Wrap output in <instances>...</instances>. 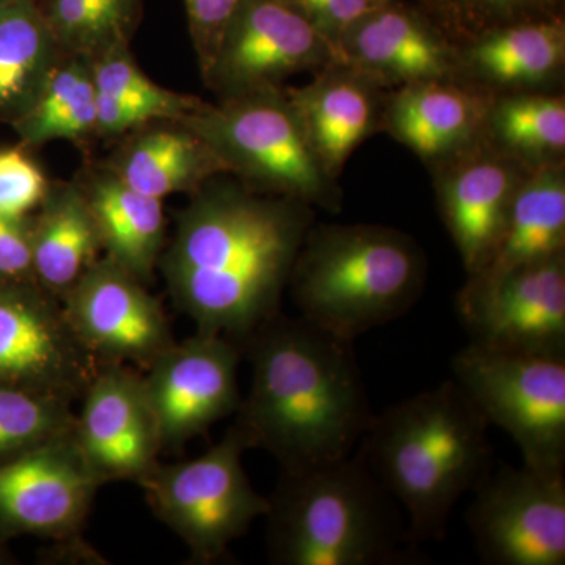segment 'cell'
<instances>
[{"label": "cell", "instance_id": "cell-1", "mask_svg": "<svg viewBox=\"0 0 565 565\" xmlns=\"http://www.w3.org/2000/svg\"><path fill=\"white\" fill-rule=\"evenodd\" d=\"M192 195L159 262L167 288L199 333L247 341L280 315L313 211L236 182L212 180Z\"/></svg>", "mask_w": 565, "mask_h": 565}, {"label": "cell", "instance_id": "cell-2", "mask_svg": "<svg viewBox=\"0 0 565 565\" xmlns=\"http://www.w3.org/2000/svg\"><path fill=\"white\" fill-rule=\"evenodd\" d=\"M252 388L234 426L285 471L351 456L373 422L353 341L275 316L247 340Z\"/></svg>", "mask_w": 565, "mask_h": 565}, {"label": "cell", "instance_id": "cell-3", "mask_svg": "<svg viewBox=\"0 0 565 565\" xmlns=\"http://www.w3.org/2000/svg\"><path fill=\"white\" fill-rule=\"evenodd\" d=\"M489 427L455 379L374 415L359 452L416 544L444 539L457 501L492 470Z\"/></svg>", "mask_w": 565, "mask_h": 565}, {"label": "cell", "instance_id": "cell-4", "mask_svg": "<svg viewBox=\"0 0 565 565\" xmlns=\"http://www.w3.org/2000/svg\"><path fill=\"white\" fill-rule=\"evenodd\" d=\"M270 556L281 565H396L422 555L360 452L285 471L270 498Z\"/></svg>", "mask_w": 565, "mask_h": 565}, {"label": "cell", "instance_id": "cell-5", "mask_svg": "<svg viewBox=\"0 0 565 565\" xmlns=\"http://www.w3.org/2000/svg\"><path fill=\"white\" fill-rule=\"evenodd\" d=\"M426 256L408 234L381 225L311 226L289 286L302 318L355 341L422 299Z\"/></svg>", "mask_w": 565, "mask_h": 565}, {"label": "cell", "instance_id": "cell-6", "mask_svg": "<svg viewBox=\"0 0 565 565\" xmlns=\"http://www.w3.org/2000/svg\"><path fill=\"white\" fill-rule=\"evenodd\" d=\"M178 122L202 137L253 191L341 210L343 193L308 143L285 88L203 102Z\"/></svg>", "mask_w": 565, "mask_h": 565}, {"label": "cell", "instance_id": "cell-7", "mask_svg": "<svg viewBox=\"0 0 565 565\" xmlns=\"http://www.w3.org/2000/svg\"><path fill=\"white\" fill-rule=\"evenodd\" d=\"M452 375L490 426L514 440L523 465L565 475V356L494 351L470 343Z\"/></svg>", "mask_w": 565, "mask_h": 565}, {"label": "cell", "instance_id": "cell-8", "mask_svg": "<svg viewBox=\"0 0 565 565\" xmlns=\"http://www.w3.org/2000/svg\"><path fill=\"white\" fill-rule=\"evenodd\" d=\"M248 448L247 438L233 426L204 455L188 462H156L137 481L152 512L180 535L195 559H218L269 512V498L256 492L245 473L243 455Z\"/></svg>", "mask_w": 565, "mask_h": 565}, {"label": "cell", "instance_id": "cell-9", "mask_svg": "<svg viewBox=\"0 0 565 565\" xmlns=\"http://www.w3.org/2000/svg\"><path fill=\"white\" fill-rule=\"evenodd\" d=\"M473 493L467 523L482 563L565 564V475L503 467Z\"/></svg>", "mask_w": 565, "mask_h": 565}, {"label": "cell", "instance_id": "cell-10", "mask_svg": "<svg viewBox=\"0 0 565 565\" xmlns=\"http://www.w3.org/2000/svg\"><path fill=\"white\" fill-rule=\"evenodd\" d=\"M334 63L332 44L288 0H239L203 82L218 99L282 87Z\"/></svg>", "mask_w": 565, "mask_h": 565}, {"label": "cell", "instance_id": "cell-11", "mask_svg": "<svg viewBox=\"0 0 565 565\" xmlns=\"http://www.w3.org/2000/svg\"><path fill=\"white\" fill-rule=\"evenodd\" d=\"M456 311L470 343L565 356V255L492 278H468Z\"/></svg>", "mask_w": 565, "mask_h": 565}, {"label": "cell", "instance_id": "cell-12", "mask_svg": "<svg viewBox=\"0 0 565 565\" xmlns=\"http://www.w3.org/2000/svg\"><path fill=\"white\" fill-rule=\"evenodd\" d=\"M239 348L221 334L196 333L159 353L143 375L163 448H177L237 412Z\"/></svg>", "mask_w": 565, "mask_h": 565}, {"label": "cell", "instance_id": "cell-13", "mask_svg": "<svg viewBox=\"0 0 565 565\" xmlns=\"http://www.w3.org/2000/svg\"><path fill=\"white\" fill-rule=\"evenodd\" d=\"M98 367L63 308L39 289L0 288V384L73 399Z\"/></svg>", "mask_w": 565, "mask_h": 565}, {"label": "cell", "instance_id": "cell-14", "mask_svg": "<svg viewBox=\"0 0 565 565\" xmlns=\"http://www.w3.org/2000/svg\"><path fill=\"white\" fill-rule=\"evenodd\" d=\"M434 169L441 218L467 277H473L492 259L512 200L534 167L494 147L482 134Z\"/></svg>", "mask_w": 565, "mask_h": 565}, {"label": "cell", "instance_id": "cell-15", "mask_svg": "<svg viewBox=\"0 0 565 565\" xmlns=\"http://www.w3.org/2000/svg\"><path fill=\"white\" fill-rule=\"evenodd\" d=\"M63 297L71 329L95 356L148 366L173 344L159 300L107 256Z\"/></svg>", "mask_w": 565, "mask_h": 565}, {"label": "cell", "instance_id": "cell-16", "mask_svg": "<svg viewBox=\"0 0 565 565\" xmlns=\"http://www.w3.org/2000/svg\"><path fill=\"white\" fill-rule=\"evenodd\" d=\"M82 396L73 437L92 473L102 484L139 481L162 449L143 377L110 364L96 371Z\"/></svg>", "mask_w": 565, "mask_h": 565}, {"label": "cell", "instance_id": "cell-17", "mask_svg": "<svg viewBox=\"0 0 565 565\" xmlns=\"http://www.w3.org/2000/svg\"><path fill=\"white\" fill-rule=\"evenodd\" d=\"M99 486L73 435L40 446L0 462V525L66 537L79 530Z\"/></svg>", "mask_w": 565, "mask_h": 565}, {"label": "cell", "instance_id": "cell-18", "mask_svg": "<svg viewBox=\"0 0 565 565\" xmlns=\"http://www.w3.org/2000/svg\"><path fill=\"white\" fill-rule=\"evenodd\" d=\"M334 63L385 90L460 79L459 47L415 6L390 0L352 24L334 44Z\"/></svg>", "mask_w": 565, "mask_h": 565}, {"label": "cell", "instance_id": "cell-19", "mask_svg": "<svg viewBox=\"0 0 565 565\" xmlns=\"http://www.w3.org/2000/svg\"><path fill=\"white\" fill-rule=\"evenodd\" d=\"M493 98L462 79L403 85L386 93L381 129L434 169L481 139Z\"/></svg>", "mask_w": 565, "mask_h": 565}, {"label": "cell", "instance_id": "cell-20", "mask_svg": "<svg viewBox=\"0 0 565 565\" xmlns=\"http://www.w3.org/2000/svg\"><path fill=\"white\" fill-rule=\"evenodd\" d=\"M385 92L340 63L315 73L303 87L285 88L308 143L334 180L352 152L381 129Z\"/></svg>", "mask_w": 565, "mask_h": 565}, {"label": "cell", "instance_id": "cell-21", "mask_svg": "<svg viewBox=\"0 0 565 565\" xmlns=\"http://www.w3.org/2000/svg\"><path fill=\"white\" fill-rule=\"evenodd\" d=\"M460 79L492 95L548 92L563 77V18L519 22L459 47Z\"/></svg>", "mask_w": 565, "mask_h": 565}, {"label": "cell", "instance_id": "cell-22", "mask_svg": "<svg viewBox=\"0 0 565 565\" xmlns=\"http://www.w3.org/2000/svg\"><path fill=\"white\" fill-rule=\"evenodd\" d=\"M134 191L163 200L195 193L207 182L230 174L210 145L178 121L145 126L109 167Z\"/></svg>", "mask_w": 565, "mask_h": 565}, {"label": "cell", "instance_id": "cell-23", "mask_svg": "<svg viewBox=\"0 0 565 565\" xmlns=\"http://www.w3.org/2000/svg\"><path fill=\"white\" fill-rule=\"evenodd\" d=\"M107 258L147 282L166 247L162 200L134 191L109 167L79 181Z\"/></svg>", "mask_w": 565, "mask_h": 565}, {"label": "cell", "instance_id": "cell-24", "mask_svg": "<svg viewBox=\"0 0 565 565\" xmlns=\"http://www.w3.org/2000/svg\"><path fill=\"white\" fill-rule=\"evenodd\" d=\"M565 255V163L534 167L520 184L492 259L468 278H492Z\"/></svg>", "mask_w": 565, "mask_h": 565}, {"label": "cell", "instance_id": "cell-25", "mask_svg": "<svg viewBox=\"0 0 565 565\" xmlns=\"http://www.w3.org/2000/svg\"><path fill=\"white\" fill-rule=\"evenodd\" d=\"M40 207L32 221L33 277L51 296H65L98 262L102 239L79 181L51 184Z\"/></svg>", "mask_w": 565, "mask_h": 565}, {"label": "cell", "instance_id": "cell-26", "mask_svg": "<svg viewBox=\"0 0 565 565\" xmlns=\"http://www.w3.org/2000/svg\"><path fill=\"white\" fill-rule=\"evenodd\" d=\"M96 87V137L115 139L159 121H180L202 99L156 84L134 61L131 47H118L92 61Z\"/></svg>", "mask_w": 565, "mask_h": 565}, {"label": "cell", "instance_id": "cell-27", "mask_svg": "<svg viewBox=\"0 0 565 565\" xmlns=\"http://www.w3.org/2000/svg\"><path fill=\"white\" fill-rule=\"evenodd\" d=\"M65 55L39 0H13L0 13V121L31 109Z\"/></svg>", "mask_w": 565, "mask_h": 565}, {"label": "cell", "instance_id": "cell-28", "mask_svg": "<svg viewBox=\"0 0 565 565\" xmlns=\"http://www.w3.org/2000/svg\"><path fill=\"white\" fill-rule=\"evenodd\" d=\"M13 128L25 148L55 140L79 143L96 137L92 62L79 55H65L36 102L13 122Z\"/></svg>", "mask_w": 565, "mask_h": 565}, {"label": "cell", "instance_id": "cell-29", "mask_svg": "<svg viewBox=\"0 0 565 565\" xmlns=\"http://www.w3.org/2000/svg\"><path fill=\"white\" fill-rule=\"evenodd\" d=\"M484 136L531 167L564 161L565 98L548 92L497 95L487 114Z\"/></svg>", "mask_w": 565, "mask_h": 565}, {"label": "cell", "instance_id": "cell-30", "mask_svg": "<svg viewBox=\"0 0 565 565\" xmlns=\"http://www.w3.org/2000/svg\"><path fill=\"white\" fill-rule=\"evenodd\" d=\"M39 6L62 51L92 62L131 46L143 0H39Z\"/></svg>", "mask_w": 565, "mask_h": 565}, {"label": "cell", "instance_id": "cell-31", "mask_svg": "<svg viewBox=\"0 0 565 565\" xmlns=\"http://www.w3.org/2000/svg\"><path fill=\"white\" fill-rule=\"evenodd\" d=\"M71 401L0 384V462L70 437L76 416Z\"/></svg>", "mask_w": 565, "mask_h": 565}, {"label": "cell", "instance_id": "cell-32", "mask_svg": "<svg viewBox=\"0 0 565 565\" xmlns=\"http://www.w3.org/2000/svg\"><path fill=\"white\" fill-rule=\"evenodd\" d=\"M457 47L519 22L561 18L563 0H414Z\"/></svg>", "mask_w": 565, "mask_h": 565}, {"label": "cell", "instance_id": "cell-33", "mask_svg": "<svg viewBox=\"0 0 565 565\" xmlns=\"http://www.w3.org/2000/svg\"><path fill=\"white\" fill-rule=\"evenodd\" d=\"M50 181L24 145L0 150V215L22 218L46 199Z\"/></svg>", "mask_w": 565, "mask_h": 565}, {"label": "cell", "instance_id": "cell-34", "mask_svg": "<svg viewBox=\"0 0 565 565\" xmlns=\"http://www.w3.org/2000/svg\"><path fill=\"white\" fill-rule=\"evenodd\" d=\"M239 0H184L189 32L202 77L210 70L222 33Z\"/></svg>", "mask_w": 565, "mask_h": 565}, {"label": "cell", "instance_id": "cell-35", "mask_svg": "<svg viewBox=\"0 0 565 565\" xmlns=\"http://www.w3.org/2000/svg\"><path fill=\"white\" fill-rule=\"evenodd\" d=\"M289 3L302 13L316 31L332 44L340 40L352 24L362 20L371 11L385 6L390 0H288ZM334 54V52H333Z\"/></svg>", "mask_w": 565, "mask_h": 565}, {"label": "cell", "instance_id": "cell-36", "mask_svg": "<svg viewBox=\"0 0 565 565\" xmlns=\"http://www.w3.org/2000/svg\"><path fill=\"white\" fill-rule=\"evenodd\" d=\"M33 277L32 221L0 215V280Z\"/></svg>", "mask_w": 565, "mask_h": 565}, {"label": "cell", "instance_id": "cell-37", "mask_svg": "<svg viewBox=\"0 0 565 565\" xmlns=\"http://www.w3.org/2000/svg\"><path fill=\"white\" fill-rule=\"evenodd\" d=\"M11 2H13V0H0V13H2Z\"/></svg>", "mask_w": 565, "mask_h": 565}]
</instances>
